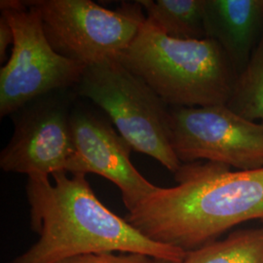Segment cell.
<instances>
[{
  "label": "cell",
  "instance_id": "13",
  "mask_svg": "<svg viewBox=\"0 0 263 263\" xmlns=\"http://www.w3.org/2000/svg\"><path fill=\"white\" fill-rule=\"evenodd\" d=\"M226 105L247 119L263 122V32L248 65L236 77Z\"/></svg>",
  "mask_w": 263,
  "mask_h": 263
},
{
  "label": "cell",
  "instance_id": "5",
  "mask_svg": "<svg viewBox=\"0 0 263 263\" xmlns=\"http://www.w3.org/2000/svg\"><path fill=\"white\" fill-rule=\"evenodd\" d=\"M49 43L85 66L116 59L131 45L146 17L138 1L106 9L91 0H30Z\"/></svg>",
  "mask_w": 263,
  "mask_h": 263
},
{
  "label": "cell",
  "instance_id": "1",
  "mask_svg": "<svg viewBox=\"0 0 263 263\" xmlns=\"http://www.w3.org/2000/svg\"><path fill=\"white\" fill-rule=\"evenodd\" d=\"M174 175L176 186L158 187L125 217L152 241L187 253L243 222H263V168L196 161Z\"/></svg>",
  "mask_w": 263,
  "mask_h": 263
},
{
  "label": "cell",
  "instance_id": "12",
  "mask_svg": "<svg viewBox=\"0 0 263 263\" xmlns=\"http://www.w3.org/2000/svg\"><path fill=\"white\" fill-rule=\"evenodd\" d=\"M181 263H263V228L234 231L187 252Z\"/></svg>",
  "mask_w": 263,
  "mask_h": 263
},
{
  "label": "cell",
  "instance_id": "6",
  "mask_svg": "<svg viewBox=\"0 0 263 263\" xmlns=\"http://www.w3.org/2000/svg\"><path fill=\"white\" fill-rule=\"evenodd\" d=\"M77 98L76 88L57 90L13 113L14 133L0 153V168L28 178L69 173L76 154L71 115Z\"/></svg>",
  "mask_w": 263,
  "mask_h": 263
},
{
  "label": "cell",
  "instance_id": "2",
  "mask_svg": "<svg viewBox=\"0 0 263 263\" xmlns=\"http://www.w3.org/2000/svg\"><path fill=\"white\" fill-rule=\"evenodd\" d=\"M28 178L31 227L39 239L13 263H55L94 253H128L181 263L186 252L154 242L95 195L85 175Z\"/></svg>",
  "mask_w": 263,
  "mask_h": 263
},
{
  "label": "cell",
  "instance_id": "10",
  "mask_svg": "<svg viewBox=\"0 0 263 263\" xmlns=\"http://www.w3.org/2000/svg\"><path fill=\"white\" fill-rule=\"evenodd\" d=\"M207 38L221 47L239 76L263 32V0H205Z\"/></svg>",
  "mask_w": 263,
  "mask_h": 263
},
{
  "label": "cell",
  "instance_id": "14",
  "mask_svg": "<svg viewBox=\"0 0 263 263\" xmlns=\"http://www.w3.org/2000/svg\"><path fill=\"white\" fill-rule=\"evenodd\" d=\"M55 263H153V258L140 254L94 253L71 256Z\"/></svg>",
  "mask_w": 263,
  "mask_h": 263
},
{
  "label": "cell",
  "instance_id": "9",
  "mask_svg": "<svg viewBox=\"0 0 263 263\" xmlns=\"http://www.w3.org/2000/svg\"><path fill=\"white\" fill-rule=\"evenodd\" d=\"M76 154L70 174H96L119 188L129 212L153 194L156 186L133 165L131 145L104 116L76 104L71 115Z\"/></svg>",
  "mask_w": 263,
  "mask_h": 263
},
{
  "label": "cell",
  "instance_id": "16",
  "mask_svg": "<svg viewBox=\"0 0 263 263\" xmlns=\"http://www.w3.org/2000/svg\"><path fill=\"white\" fill-rule=\"evenodd\" d=\"M153 263H174V262H170V261H165V260H157V259H153Z\"/></svg>",
  "mask_w": 263,
  "mask_h": 263
},
{
  "label": "cell",
  "instance_id": "3",
  "mask_svg": "<svg viewBox=\"0 0 263 263\" xmlns=\"http://www.w3.org/2000/svg\"><path fill=\"white\" fill-rule=\"evenodd\" d=\"M115 60L170 107L226 105L235 82V71L216 41L169 37L146 20Z\"/></svg>",
  "mask_w": 263,
  "mask_h": 263
},
{
  "label": "cell",
  "instance_id": "4",
  "mask_svg": "<svg viewBox=\"0 0 263 263\" xmlns=\"http://www.w3.org/2000/svg\"><path fill=\"white\" fill-rule=\"evenodd\" d=\"M76 90L107 115L134 151L174 174L180 168L170 138L169 105L117 60L86 66Z\"/></svg>",
  "mask_w": 263,
  "mask_h": 263
},
{
  "label": "cell",
  "instance_id": "15",
  "mask_svg": "<svg viewBox=\"0 0 263 263\" xmlns=\"http://www.w3.org/2000/svg\"><path fill=\"white\" fill-rule=\"evenodd\" d=\"M14 32L10 26L8 20L1 14L0 17V61L3 62L6 59L7 48L10 44L13 45Z\"/></svg>",
  "mask_w": 263,
  "mask_h": 263
},
{
  "label": "cell",
  "instance_id": "7",
  "mask_svg": "<svg viewBox=\"0 0 263 263\" xmlns=\"http://www.w3.org/2000/svg\"><path fill=\"white\" fill-rule=\"evenodd\" d=\"M14 32L12 55L0 68V117L50 92L76 88L86 66L61 56L45 35L36 10L1 11Z\"/></svg>",
  "mask_w": 263,
  "mask_h": 263
},
{
  "label": "cell",
  "instance_id": "11",
  "mask_svg": "<svg viewBox=\"0 0 263 263\" xmlns=\"http://www.w3.org/2000/svg\"><path fill=\"white\" fill-rule=\"evenodd\" d=\"M146 22L169 37L180 40L207 38L205 0H139Z\"/></svg>",
  "mask_w": 263,
  "mask_h": 263
},
{
  "label": "cell",
  "instance_id": "8",
  "mask_svg": "<svg viewBox=\"0 0 263 263\" xmlns=\"http://www.w3.org/2000/svg\"><path fill=\"white\" fill-rule=\"evenodd\" d=\"M170 138L179 161H211L238 171L263 168V122L227 105L170 107Z\"/></svg>",
  "mask_w": 263,
  "mask_h": 263
}]
</instances>
